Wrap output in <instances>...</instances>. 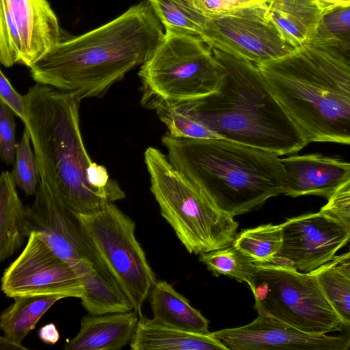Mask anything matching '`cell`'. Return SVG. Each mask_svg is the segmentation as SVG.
I'll return each instance as SVG.
<instances>
[{"instance_id":"cell-1","label":"cell","mask_w":350,"mask_h":350,"mask_svg":"<svg viewBox=\"0 0 350 350\" xmlns=\"http://www.w3.org/2000/svg\"><path fill=\"white\" fill-rule=\"evenodd\" d=\"M165 33L142 1L94 29L63 39L30 68L32 79L82 100L103 96L151 56Z\"/></svg>"},{"instance_id":"cell-2","label":"cell","mask_w":350,"mask_h":350,"mask_svg":"<svg viewBox=\"0 0 350 350\" xmlns=\"http://www.w3.org/2000/svg\"><path fill=\"white\" fill-rule=\"evenodd\" d=\"M256 65L308 144L350 146V64L339 53L311 41Z\"/></svg>"},{"instance_id":"cell-3","label":"cell","mask_w":350,"mask_h":350,"mask_svg":"<svg viewBox=\"0 0 350 350\" xmlns=\"http://www.w3.org/2000/svg\"><path fill=\"white\" fill-rule=\"evenodd\" d=\"M211 49L224 71L219 88L207 96L175 104L221 139L278 156L294 154L306 146L257 66Z\"/></svg>"},{"instance_id":"cell-4","label":"cell","mask_w":350,"mask_h":350,"mask_svg":"<svg viewBox=\"0 0 350 350\" xmlns=\"http://www.w3.org/2000/svg\"><path fill=\"white\" fill-rule=\"evenodd\" d=\"M161 142L170 162L233 217L284 193L286 172L273 153L225 139L180 138L169 133Z\"/></svg>"},{"instance_id":"cell-5","label":"cell","mask_w":350,"mask_h":350,"mask_svg":"<svg viewBox=\"0 0 350 350\" xmlns=\"http://www.w3.org/2000/svg\"><path fill=\"white\" fill-rule=\"evenodd\" d=\"M27 128L40 180L47 184L76 214L98 210L123 199L90 185L87 170L93 162L83 140L81 100L51 86L36 83L24 95Z\"/></svg>"},{"instance_id":"cell-6","label":"cell","mask_w":350,"mask_h":350,"mask_svg":"<svg viewBox=\"0 0 350 350\" xmlns=\"http://www.w3.org/2000/svg\"><path fill=\"white\" fill-rule=\"evenodd\" d=\"M27 211L30 232H35L79 277L83 308L92 314L121 310L126 295L84 233L76 213L41 180Z\"/></svg>"},{"instance_id":"cell-7","label":"cell","mask_w":350,"mask_h":350,"mask_svg":"<svg viewBox=\"0 0 350 350\" xmlns=\"http://www.w3.org/2000/svg\"><path fill=\"white\" fill-rule=\"evenodd\" d=\"M144 162L161 215L189 253L200 255L232 243L239 227L233 216L219 209L159 149L148 147Z\"/></svg>"},{"instance_id":"cell-8","label":"cell","mask_w":350,"mask_h":350,"mask_svg":"<svg viewBox=\"0 0 350 350\" xmlns=\"http://www.w3.org/2000/svg\"><path fill=\"white\" fill-rule=\"evenodd\" d=\"M205 44L197 36L165 31L138 72L142 106L154 109L161 103L185 102L215 92L224 71Z\"/></svg>"},{"instance_id":"cell-9","label":"cell","mask_w":350,"mask_h":350,"mask_svg":"<svg viewBox=\"0 0 350 350\" xmlns=\"http://www.w3.org/2000/svg\"><path fill=\"white\" fill-rule=\"evenodd\" d=\"M258 314L273 317L312 334L343 331L315 275L274 263L256 264L248 284Z\"/></svg>"},{"instance_id":"cell-10","label":"cell","mask_w":350,"mask_h":350,"mask_svg":"<svg viewBox=\"0 0 350 350\" xmlns=\"http://www.w3.org/2000/svg\"><path fill=\"white\" fill-rule=\"evenodd\" d=\"M82 229L139 316L156 283L155 274L135 237L134 221L113 202L76 214Z\"/></svg>"},{"instance_id":"cell-11","label":"cell","mask_w":350,"mask_h":350,"mask_svg":"<svg viewBox=\"0 0 350 350\" xmlns=\"http://www.w3.org/2000/svg\"><path fill=\"white\" fill-rule=\"evenodd\" d=\"M200 38L211 49L254 64L282 58L296 49L267 17L265 5L206 18Z\"/></svg>"},{"instance_id":"cell-12","label":"cell","mask_w":350,"mask_h":350,"mask_svg":"<svg viewBox=\"0 0 350 350\" xmlns=\"http://www.w3.org/2000/svg\"><path fill=\"white\" fill-rule=\"evenodd\" d=\"M3 293L10 298L31 295H55L81 299L83 287L64 260L35 232L18 256L4 270Z\"/></svg>"},{"instance_id":"cell-13","label":"cell","mask_w":350,"mask_h":350,"mask_svg":"<svg viewBox=\"0 0 350 350\" xmlns=\"http://www.w3.org/2000/svg\"><path fill=\"white\" fill-rule=\"evenodd\" d=\"M282 246L271 262L312 272L332 261L350 241V230L321 211L281 224Z\"/></svg>"},{"instance_id":"cell-14","label":"cell","mask_w":350,"mask_h":350,"mask_svg":"<svg viewBox=\"0 0 350 350\" xmlns=\"http://www.w3.org/2000/svg\"><path fill=\"white\" fill-rule=\"evenodd\" d=\"M211 333L228 350H347L350 348V328L338 335L312 334L262 314H258L247 325Z\"/></svg>"},{"instance_id":"cell-15","label":"cell","mask_w":350,"mask_h":350,"mask_svg":"<svg viewBox=\"0 0 350 350\" xmlns=\"http://www.w3.org/2000/svg\"><path fill=\"white\" fill-rule=\"evenodd\" d=\"M285 172L284 193L291 197L317 196L329 199L350 175V162L321 154L281 159Z\"/></svg>"},{"instance_id":"cell-16","label":"cell","mask_w":350,"mask_h":350,"mask_svg":"<svg viewBox=\"0 0 350 350\" xmlns=\"http://www.w3.org/2000/svg\"><path fill=\"white\" fill-rule=\"evenodd\" d=\"M8 2L21 37V64L30 68L63 40L59 21L47 0Z\"/></svg>"},{"instance_id":"cell-17","label":"cell","mask_w":350,"mask_h":350,"mask_svg":"<svg viewBox=\"0 0 350 350\" xmlns=\"http://www.w3.org/2000/svg\"><path fill=\"white\" fill-rule=\"evenodd\" d=\"M139 316L135 310L103 314L88 313L65 350H120L129 345Z\"/></svg>"},{"instance_id":"cell-18","label":"cell","mask_w":350,"mask_h":350,"mask_svg":"<svg viewBox=\"0 0 350 350\" xmlns=\"http://www.w3.org/2000/svg\"><path fill=\"white\" fill-rule=\"evenodd\" d=\"M132 350H228L212 333L187 332L161 324L142 314L129 343Z\"/></svg>"},{"instance_id":"cell-19","label":"cell","mask_w":350,"mask_h":350,"mask_svg":"<svg viewBox=\"0 0 350 350\" xmlns=\"http://www.w3.org/2000/svg\"><path fill=\"white\" fill-rule=\"evenodd\" d=\"M266 14L282 38L295 48L313 39L323 12L316 0H265Z\"/></svg>"},{"instance_id":"cell-20","label":"cell","mask_w":350,"mask_h":350,"mask_svg":"<svg viewBox=\"0 0 350 350\" xmlns=\"http://www.w3.org/2000/svg\"><path fill=\"white\" fill-rule=\"evenodd\" d=\"M148 298L157 322L187 332L211 333L209 321L167 282L157 281Z\"/></svg>"},{"instance_id":"cell-21","label":"cell","mask_w":350,"mask_h":350,"mask_svg":"<svg viewBox=\"0 0 350 350\" xmlns=\"http://www.w3.org/2000/svg\"><path fill=\"white\" fill-rule=\"evenodd\" d=\"M31 234L27 207L21 201L12 172L0 177V260L12 256Z\"/></svg>"},{"instance_id":"cell-22","label":"cell","mask_w":350,"mask_h":350,"mask_svg":"<svg viewBox=\"0 0 350 350\" xmlns=\"http://www.w3.org/2000/svg\"><path fill=\"white\" fill-rule=\"evenodd\" d=\"M63 299L55 295H31L14 298V302L0 316V329L5 339L23 346L25 338L33 329L46 311Z\"/></svg>"},{"instance_id":"cell-23","label":"cell","mask_w":350,"mask_h":350,"mask_svg":"<svg viewBox=\"0 0 350 350\" xmlns=\"http://www.w3.org/2000/svg\"><path fill=\"white\" fill-rule=\"evenodd\" d=\"M282 242L281 224H262L242 230L232 245L256 264L270 263Z\"/></svg>"},{"instance_id":"cell-24","label":"cell","mask_w":350,"mask_h":350,"mask_svg":"<svg viewBox=\"0 0 350 350\" xmlns=\"http://www.w3.org/2000/svg\"><path fill=\"white\" fill-rule=\"evenodd\" d=\"M165 31L200 38L206 17L189 0H148Z\"/></svg>"},{"instance_id":"cell-25","label":"cell","mask_w":350,"mask_h":350,"mask_svg":"<svg viewBox=\"0 0 350 350\" xmlns=\"http://www.w3.org/2000/svg\"><path fill=\"white\" fill-rule=\"evenodd\" d=\"M312 273L342 324L350 327V276L331 262Z\"/></svg>"},{"instance_id":"cell-26","label":"cell","mask_w":350,"mask_h":350,"mask_svg":"<svg viewBox=\"0 0 350 350\" xmlns=\"http://www.w3.org/2000/svg\"><path fill=\"white\" fill-rule=\"evenodd\" d=\"M200 261L216 277L226 275L247 285L252 280L256 264L232 244L200 255Z\"/></svg>"},{"instance_id":"cell-27","label":"cell","mask_w":350,"mask_h":350,"mask_svg":"<svg viewBox=\"0 0 350 350\" xmlns=\"http://www.w3.org/2000/svg\"><path fill=\"white\" fill-rule=\"evenodd\" d=\"M154 109L160 120L168 129L169 133L173 137L196 139H221L175 103H161Z\"/></svg>"},{"instance_id":"cell-28","label":"cell","mask_w":350,"mask_h":350,"mask_svg":"<svg viewBox=\"0 0 350 350\" xmlns=\"http://www.w3.org/2000/svg\"><path fill=\"white\" fill-rule=\"evenodd\" d=\"M31 136L25 126L20 142L16 144L14 168L12 172L16 185L27 196L35 195L40 176L34 152L31 148Z\"/></svg>"},{"instance_id":"cell-29","label":"cell","mask_w":350,"mask_h":350,"mask_svg":"<svg viewBox=\"0 0 350 350\" xmlns=\"http://www.w3.org/2000/svg\"><path fill=\"white\" fill-rule=\"evenodd\" d=\"M0 62L9 68L21 62V41L8 0H0Z\"/></svg>"},{"instance_id":"cell-30","label":"cell","mask_w":350,"mask_h":350,"mask_svg":"<svg viewBox=\"0 0 350 350\" xmlns=\"http://www.w3.org/2000/svg\"><path fill=\"white\" fill-rule=\"evenodd\" d=\"M349 35L350 5L323 13L312 41L324 42Z\"/></svg>"},{"instance_id":"cell-31","label":"cell","mask_w":350,"mask_h":350,"mask_svg":"<svg viewBox=\"0 0 350 350\" xmlns=\"http://www.w3.org/2000/svg\"><path fill=\"white\" fill-rule=\"evenodd\" d=\"M320 211L350 230V175L335 190Z\"/></svg>"},{"instance_id":"cell-32","label":"cell","mask_w":350,"mask_h":350,"mask_svg":"<svg viewBox=\"0 0 350 350\" xmlns=\"http://www.w3.org/2000/svg\"><path fill=\"white\" fill-rule=\"evenodd\" d=\"M13 111L0 100V154L8 165L14 163L16 144Z\"/></svg>"},{"instance_id":"cell-33","label":"cell","mask_w":350,"mask_h":350,"mask_svg":"<svg viewBox=\"0 0 350 350\" xmlns=\"http://www.w3.org/2000/svg\"><path fill=\"white\" fill-rule=\"evenodd\" d=\"M193 7L206 18L217 16L235 10L265 5V0H189Z\"/></svg>"},{"instance_id":"cell-34","label":"cell","mask_w":350,"mask_h":350,"mask_svg":"<svg viewBox=\"0 0 350 350\" xmlns=\"http://www.w3.org/2000/svg\"><path fill=\"white\" fill-rule=\"evenodd\" d=\"M0 100L3 102L25 124L27 109L25 96L21 95L12 85L9 79L0 71Z\"/></svg>"},{"instance_id":"cell-35","label":"cell","mask_w":350,"mask_h":350,"mask_svg":"<svg viewBox=\"0 0 350 350\" xmlns=\"http://www.w3.org/2000/svg\"><path fill=\"white\" fill-rule=\"evenodd\" d=\"M321 43L332 47L350 64V35Z\"/></svg>"},{"instance_id":"cell-36","label":"cell","mask_w":350,"mask_h":350,"mask_svg":"<svg viewBox=\"0 0 350 350\" xmlns=\"http://www.w3.org/2000/svg\"><path fill=\"white\" fill-rule=\"evenodd\" d=\"M38 336L44 343L55 345L59 339V333L53 323H49L39 329Z\"/></svg>"},{"instance_id":"cell-37","label":"cell","mask_w":350,"mask_h":350,"mask_svg":"<svg viewBox=\"0 0 350 350\" xmlns=\"http://www.w3.org/2000/svg\"><path fill=\"white\" fill-rule=\"evenodd\" d=\"M321 12H327L333 9L350 5V0H316Z\"/></svg>"},{"instance_id":"cell-38","label":"cell","mask_w":350,"mask_h":350,"mask_svg":"<svg viewBox=\"0 0 350 350\" xmlns=\"http://www.w3.org/2000/svg\"><path fill=\"white\" fill-rule=\"evenodd\" d=\"M331 262L340 271L350 276V250L339 256H336Z\"/></svg>"},{"instance_id":"cell-39","label":"cell","mask_w":350,"mask_h":350,"mask_svg":"<svg viewBox=\"0 0 350 350\" xmlns=\"http://www.w3.org/2000/svg\"><path fill=\"white\" fill-rule=\"evenodd\" d=\"M0 345L1 349H27V348L23 346H20L10 341L7 340L2 336L0 338Z\"/></svg>"},{"instance_id":"cell-40","label":"cell","mask_w":350,"mask_h":350,"mask_svg":"<svg viewBox=\"0 0 350 350\" xmlns=\"http://www.w3.org/2000/svg\"><path fill=\"white\" fill-rule=\"evenodd\" d=\"M349 250H350V249H349Z\"/></svg>"}]
</instances>
